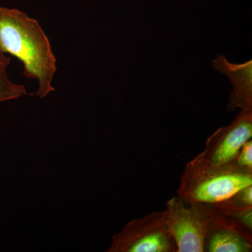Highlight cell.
Segmentation results:
<instances>
[{
    "label": "cell",
    "mask_w": 252,
    "mask_h": 252,
    "mask_svg": "<svg viewBox=\"0 0 252 252\" xmlns=\"http://www.w3.org/2000/svg\"><path fill=\"white\" fill-rule=\"evenodd\" d=\"M251 185L252 169L234 161L212 163L199 154L187 162L177 194L187 203L214 205Z\"/></svg>",
    "instance_id": "2"
},
{
    "label": "cell",
    "mask_w": 252,
    "mask_h": 252,
    "mask_svg": "<svg viewBox=\"0 0 252 252\" xmlns=\"http://www.w3.org/2000/svg\"><path fill=\"white\" fill-rule=\"evenodd\" d=\"M107 252H177L169 233L166 212L158 211L128 222L113 237Z\"/></svg>",
    "instance_id": "4"
},
{
    "label": "cell",
    "mask_w": 252,
    "mask_h": 252,
    "mask_svg": "<svg viewBox=\"0 0 252 252\" xmlns=\"http://www.w3.org/2000/svg\"><path fill=\"white\" fill-rule=\"evenodd\" d=\"M210 204L189 203L174 196L165 205L169 233L177 252H203V243L210 225Z\"/></svg>",
    "instance_id": "3"
},
{
    "label": "cell",
    "mask_w": 252,
    "mask_h": 252,
    "mask_svg": "<svg viewBox=\"0 0 252 252\" xmlns=\"http://www.w3.org/2000/svg\"><path fill=\"white\" fill-rule=\"evenodd\" d=\"M0 51L23 63V75L38 81L35 95L43 99L55 91L56 56L49 38L35 19L17 9L0 7Z\"/></svg>",
    "instance_id": "1"
},
{
    "label": "cell",
    "mask_w": 252,
    "mask_h": 252,
    "mask_svg": "<svg viewBox=\"0 0 252 252\" xmlns=\"http://www.w3.org/2000/svg\"><path fill=\"white\" fill-rule=\"evenodd\" d=\"M212 66L225 74L233 85L227 110L252 109V61L235 64L229 62L225 56L218 55L212 61Z\"/></svg>",
    "instance_id": "6"
},
{
    "label": "cell",
    "mask_w": 252,
    "mask_h": 252,
    "mask_svg": "<svg viewBox=\"0 0 252 252\" xmlns=\"http://www.w3.org/2000/svg\"><path fill=\"white\" fill-rule=\"evenodd\" d=\"M252 242L233 230L210 220L203 252H251Z\"/></svg>",
    "instance_id": "7"
},
{
    "label": "cell",
    "mask_w": 252,
    "mask_h": 252,
    "mask_svg": "<svg viewBox=\"0 0 252 252\" xmlns=\"http://www.w3.org/2000/svg\"><path fill=\"white\" fill-rule=\"evenodd\" d=\"M217 204L230 208L252 207V185L245 187L230 196L229 198Z\"/></svg>",
    "instance_id": "9"
},
{
    "label": "cell",
    "mask_w": 252,
    "mask_h": 252,
    "mask_svg": "<svg viewBox=\"0 0 252 252\" xmlns=\"http://www.w3.org/2000/svg\"><path fill=\"white\" fill-rule=\"evenodd\" d=\"M9 63V58L0 51V102L29 94L24 86L14 84L8 77L6 69Z\"/></svg>",
    "instance_id": "8"
},
{
    "label": "cell",
    "mask_w": 252,
    "mask_h": 252,
    "mask_svg": "<svg viewBox=\"0 0 252 252\" xmlns=\"http://www.w3.org/2000/svg\"><path fill=\"white\" fill-rule=\"evenodd\" d=\"M234 162L239 166L252 169V140L245 142L238 155L235 157Z\"/></svg>",
    "instance_id": "10"
},
{
    "label": "cell",
    "mask_w": 252,
    "mask_h": 252,
    "mask_svg": "<svg viewBox=\"0 0 252 252\" xmlns=\"http://www.w3.org/2000/svg\"><path fill=\"white\" fill-rule=\"evenodd\" d=\"M252 137V109H241L230 124L217 129L207 139L200 154L212 163H229Z\"/></svg>",
    "instance_id": "5"
}]
</instances>
